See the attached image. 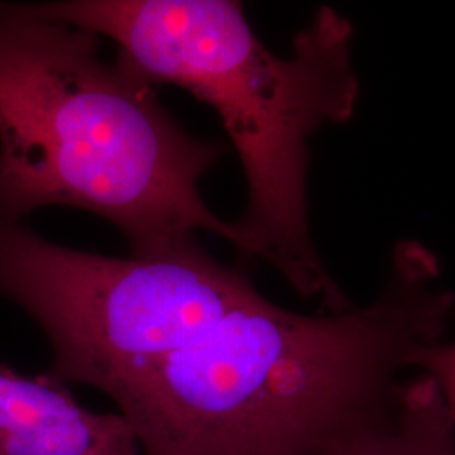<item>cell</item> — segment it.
Wrapping results in <instances>:
<instances>
[{"mask_svg":"<svg viewBox=\"0 0 455 455\" xmlns=\"http://www.w3.org/2000/svg\"><path fill=\"white\" fill-rule=\"evenodd\" d=\"M250 276L201 246L161 259H112L0 225V293L26 310L52 347L56 385L110 398L255 292Z\"/></svg>","mask_w":455,"mask_h":455,"instance_id":"cell-4","label":"cell"},{"mask_svg":"<svg viewBox=\"0 0 455 455\" xmlns=\"http://www.w3.org/2000/svg\"><path fill=\"white\" fill-rule=\"evenodd\" d=\"M154 86L107 61L97 34L0 4V225L46 206L95 212L133 259L182 251L199 229L231 242L199 191L227 146L180 129Z\"/></svg>","mask_w":455,"mask_h":455,"instance_id":"cell-2","label":"cell"},{"mask_svg":"<svg viewBox=\"0 0 455 455\" xmlns=\"http://www.w3.org/2000/svg\"><path fill=\"white\" fill-rule=\"evenodd\" d=\"M417 371L434 381L455 423V339L451 342L442 339L425 349L417 361Z\"/></svg>","mask_w":455,"mask_h":455,"instance_id":"cell-7","label":"cell"},{"mask_svg":"<svg viewBox=\"0 0 455 455\" xmlns=\"http://www.w3.org/2000/svg\"><path fill=\"white\" fill-rule=\"evenodd\" d=\"M327 455H455V423L434 381L408 379L383 419L342 440Z\"/></svg>","mask_w":455,"mask_h":455,"instance_id":"cell-6","label":"cell"},{"mask_svg":"<svg viewBox=\"0 0 455 455\" xmlns=\"http://www.w3.org/2000/svg\"><path fill=\"white\" fill-rule=\"evenodd\" d=\"M44 16L112 39L118 60L152 84H176L220 115L242 159L248 201L231 223L243 260H263L323 312L353 307L312 243L310 139L347 122L359 97L353 26L321 7L276 56L228 0H68Z\"/></svg>","mask_w":455,"mask_h":455,"instance_id":"cell-3","label":"cell"},{"mask_svg":"<svg viewBox=\"0 0 455 455\" xmlns=\"http://www.w3.org/2000/svg\"><path fill=\"white\" fill-rule=\"evenodd\" d=\"M454 302L432 250L403 242L373 304L307 315L255 291L112 400L140 455H327L395 408Z\"/></svg>","mask_w":455,"mask_h":455,"instance_id":"cell-1","label":"cell"},{"mask_svg":"<svg viewBox=\"0 0 455 455\" xmlns=\"http://www.w3.org/2000/svg\"><path fill=\"white\" fill-rule=\"evenodd\" d=\"M0 455H140L120 413L83 408L63 385L0 363Z\"/></svg>","mask_w":455,"mask_h":455,"instance_id":"cell-5","label":"cell"}]
</instances>
